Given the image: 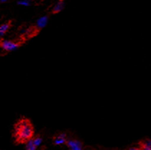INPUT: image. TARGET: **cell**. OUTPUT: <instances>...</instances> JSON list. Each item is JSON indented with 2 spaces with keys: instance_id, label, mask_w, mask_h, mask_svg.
<instances>
[{
  "instance_id": "6da1fadb",
  "label": "cell",
  "mask_w": 151,
  "mask_h": 150,
  "mask_svg": "<svg viewBox=\"0 0 151 150\" xmlns=\"http://www.w3.org/2000/svg\"><path fill=\"white\" fill-rule=\"evenodd\" d=\"M34 128L29 119L22 118L14 124L13 138L16 144H26L33 137Z\"/></svg>"
},
{
  "instance_id": "7a4b0ae2",
  "label": "cell",
  "mask_w": 151,
  "mask_h": 150,
  "mask_svg": "<svg viewBox=\"0 0 151 150\" xmlns=\"http://www.w3.org/2000/svg\"><path fill=\"white\" fill-rule=\"evenodd\" d=\"M22 43L19 42H13L11 41H5V40H1V47L4 51L9 52L12 51L13 50H15L18 47L20 46Z\"/></svg>"
},
{
  "instance_id": "3957f363",
  "label": "cell",
  "mask_w": 151,
  "mask_h": 150,
  "mask_svg": "<svg viewBox=\"0 0 151 150\" xmlns=\"http://www.w3.org/2000/svg\"><path fill=\"white\" fill-rule=\"evenodd\" d=\"M65 144L69 149L71 150H81L82 149L83 144L78 140H66Z\"/></svg>"
},
{
  "instance_id": "277c9868",
  "label": "cell",
  "mask_w": 151,
  "mask_h": 150,
  "mask_svg": "<svg viewBox=\"0 0 151 150\" xmlns=\"http://www.w3.org/2000/svg\"><path fill=\"white\" fill-rule=\"evenodd\" d=\"M47 16L41 17L40 19H39L37 21V22H36V25H35V27H34V28L36 30V31H37V33H38L39 31H40V30L42 28L45 27V25H46V23H47Z\"/></svg>"
},
{
  "instance_id": "5b68a950",
  "label": "cell",
  "mask_w": 151,
  "mask_h": 150,
  "mask_svg": "<svg viewBox=\"0 0 151 150\" xmlns=\"http://www.w3.org/2000/svg\"><path fill=\"white\" fill-rule=\"evenodd\" d=\"M11 26H12V21L11 20L8 21V22H5L4 24L1 25V27H0V36H1V38H2V36L9 30Z\"/></svg>"
},
{
  "instance_id": "8992f818",
  "label": "cell",
  "mask_w": 151,
  "mask_h": 150,
  "mask_svg": "<svg viewBox=\"0 0 151 150\" xmlns=\"http://www.w3.org/2000/svg\"><path fill=\"white\" fill-rule=\"evenodd\" d=\"M65 141H66V139H65V133H60L58 136L53 138V144L55 145L62 144L63 143L65 144Z\"/></svg>"
},
{
  "instance_id": "52a82bcc",
  "label": "cell",
  "mask_w": 151,
  "mask_h": 150,
  "mask_svg": "<svg viewBox=\"0 0 151 150\" xmlns=\"http://www.w3.org/2000/svg\"><path fill=\"white\" fill-rule=\"evenodd\" d=\"M63 7H64V4H63V1H58V2L54 6V7L52 8L51 13L52 14H57V13L60 12L62 9H63Z\"/></svg>"
},
{
  "instance_id": "ba28073f",
  "label": "cell",
  "mask_w": 151,
  "mask_h": 150,
  "mask_svg": "<svg viewBox=\"0 0 151 150\" xmlns=\"http://www.w3.org/2000/svg\"><path fill=\"white\" fill-rule=\"evenodd\" d=\"M25 144H26L25 148L27 150H35L36 148H37V146H36L35 144H34V141H33V139H32V138H31V139H29Z\"/></svg>"
},
{
  "instance_id": "9c48e42d",
  "label": "cell",
  "mask_w": 151,
  "mask_h": 150,
  "mask_svg": "<svg viewBox=\"0 0 151 150\" xmlns=\"http://www.w3.org/2000/svg\"><path fill=\"white\" fill-rule=\"evenodd\" d=\"M141 148L146 150H151V140H145L140 144Z\"/></svg>"
},
{
  "instance_id": "30bf717a",
  "label": "cell",
  "mask_w": 151,
  "mask_h": 150,
  "mask_svg": "<svg viewBox=\"0 0 151 150\" xmlns=\"http://www.w3.org/2000/svg\"><path fill=\"white\" fill-rule=\"evenodd\" d=\"M32 139H33V141H34V144L36 146H40L41 142H42V138L40 137V136H35V137H32Z\"/></svg>"
},
{
  "instance_id": "8fae6325",
  "label": "cell",
  "mask_w": 151,
  "mask_h": 150,
  "mask_svg": "<svg viewBox=\"0 0 151 150\" xmlns=\"http://www.w3.org/2000/svg\"><path fill=\"white\" fill-rule=\"evenodd\" d=\"M1 1V3H3V2H5L6 1H7V0H0Z\"/></svg>"
},
{
  "instance_id": "7c38bea8",
  "label": "cell",
  "mask_w": 151,
  "mask_h": 150,
  "mask_svg": "<svg viewBox=\"0 0 151 150\" xmlns=\"http://www.w3.org/2000/svg\"><path fill=\"white\" fill-rule=\"evenodd\" d=\"M58 1H63L64 0H58Z\"/></svg>"
},
{
  "instance_id": "4fadbf2b",
  "label": "cell",
  "mask_w": 151,
  "mask_h": 150,
  "mask_svg": "<svg viewBox=\"0 0 151 150\" xmlns=\"http://www.w3.org/2000/svg\"><path fill=\"white\" fill-rule=\"evenodd\" d=\"M42 1H44V0H42Z\"/></svg>"
}]
</instances>
